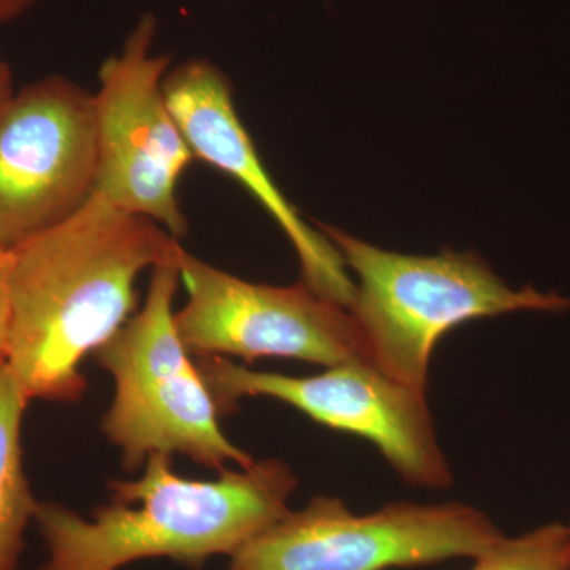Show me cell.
Here are the masks:
<instances>
[{"instance_id": "cell-1", "label": "cell", "mask_w": 570, "mask_h": 570, "mask_svg": "<svg viewBox=\"0 0 570 570\" xmlns=\"http://www.w3.org/2000/svg\"><path fill=\"white\" fill-rule=\"evenodd\" d=\"M184 247L149 217L92 197L62 223L11 247L7 365L28 400L75 403L80 365L124 324L141 272L181 261Z\"/></svg>"}, {"instance_id": "cell-2", "label": "cell", "mask_w": 570, "mask_h": 570, "mask_svg": "<svg viewBox=\"0 0 570 570\" xmlns=\"http://www.w3.org/2000/svg\"><path fill=\"white\" fill-rule=\"evenodd\" d=\"M137 480H112L110 504L85 520L58 502H37L48 560L39 570H119L170 558L195 570L216 554L234 557L288 512L298 479L284 461H255L216 480L176 474L171 455L153 453Z\"/></svg>"}, {"instance_id": "cell-3", "label": "cell", "mask_w": 570, "mask_h": 570, "mask_svg": "<svg viewBox=\"0 0 570 570\" xmlns=\"http://www.w3.org/2000/svg\"><path fill=\"white\" fill-rule=\"evenodd\" d=\"M317 225L356 276L348 311L362 333L366 362L420 392H426L434 348L456 326L521 311H570V296L532 285L509 287L479 254L390 253Z\"/></svg>"}, {"instance_id": "cell-4", "label": "cell", "mask_w": 570, "mask_h": 570, "mask_svg": "<svg viewBox=\"0 0 570 570\" xmlns=\"http://www.w3.org/2000/svg\"><path fill=\"white\" fill-rule=\"evenodd\" d=\"M179 262L153 268L140 313L94 352L115 379L102 431L121 450L127 471L153 453H179L220 472L227 464L253 466V456L223 433L216 401L176 330Z\"/></svg>"}, {"instance_id": "cell-5", "label": "cell", "mask_w": 570, "mask_h": 570, "mask_svg": "<svg viewBox=\"0 0 570 570\" xmlns=\"http://www.w3.org/2000/svg\"><path fill=\"white\" fill-rule=\"evenodd\" d=\"M504 535L464 502L400 501L358 515L340 498L316 497L250 539L227 570H387L475 560Z\"/></svg>"}, {"instance_id": "cell-6", "label": "cell", "mask_w": 570, "mask_h": 570, "mask_svg": "<svg viewBox=\"0 0 570 570\" xmlns=\"http://www.w3.org/2000/svg\"><path fill=\"white\" fill-rule=\"evenodd\" d=\"M197 367L220 415L234 412L243 397H273L321 425L366 439L409 485H452L426 392L401 384L366 360L306 377L247 370L225 356H200Z\"/></svg>"}, {"instance_id": "cell-7", "label": "cell", "mask_w": 570, "mask_h": 570, "mask_svg": "<svg viewBox=\"0 0 570 570\" xmlns=\"http://www.w3.org/2000/svg\"><path fill=\"white\" fill-rule=\"evenodd\" d=\"M156 32V18L146 14L121 52L100 67L94 94L96 194L179 238L187 234V220L176 189L195 156L165 97L170 58L154 55Z\"/></svg>"}, {"instance_id": "cell-8", "label": "cell", "mask_w": 570, "mask_h": 570, "mask_svg": "<svg viewBox=\"0 0 570 570\" xmlns=\"http://www.w3.org/2000/svg\"><path fill=\"white\" fill-rule=\"evenodd\" d=\"M179 276L186 305L176 330L189 354L292 358L325 367L366 360L365 344L346 306L299 283L255 284L184 250Z\"/></svg>"}, {"instance_id": "cell-9", "label": "cell", "mask_w": 570, "mask_h": 570, "mask_svg": "<svg viewBox=\"0 0 570 570\" xmlns=\"http://www.w3.org/2000/svg\"><path fill=\"white\" fill-rule=\"evenodd\" d=\"M94 94L52 75L0 112V245L11 249L96 193Z\"/></svg>"}, {"instance_id": "cell-10", "label": "cell", "mask_w": 570, "mask_h": 570, "mask_svg": "<svg viewBox=\"0 0 570 570\" xmlns=\"http://www.w3.org/2000/svg\"><path fill=\"white\" fill-rule=\"evenodd\" d=\"M165 97L195 159L230 175L276 220L295 247L303 283L340 305H352L355 283L343 257L324 234L311 228L262 164L253 138L235 110L230 82L206 59L168 71Z\"/></svg>"}, {"instance_id": "cell-11", "label": "cell", "mask_w": 570, "mask_h": 570, "mask_svg": "<svg viewBox=\"0 0 570 570\" xmlns=\"http://www.w3.org/2000/svg\"><path fill=\"white\" fill-rule=\"evenodd\" d=\"M28 403L10 366L0 360V570L18 569L39 502L22 464L21 425Z\"/></svg>"}, {"instance_id": "cell-12", "label": "cell", "mask_w": 570, "mask_h": 570, "mask_svg": "<svg viewBox=\"0 0 570 570\" xmlns=\"http://www.w3.org/2000/svg\"><path fill=\"white\" fill-rule=\"evenodd\" d=\"M469 570H570L568 523L551 521L519 535H502Z\"/></svg>"}, {"instance_id": "cell-13", "label": "cell", "mask_w": 570, "mask_h": 570, "mask_svg": "<svg viewBox=\"0 0 570 570\" xmlns=\"http://www.w3.org/2000/svg\"><path fill=\"white\" fill-rule=\"evenodd\" d=\"M9 254L0 261V360L7 358L10 341L11 306L9 287Z\"/></svg>"}, {"instance_id": "cell-14", "label": "cell", "mask_w": 570, "mask_h": 570, "mask_svg": "<svg viewBox=\"0 0 570 570\" xmlns=\"http://www.w3.org/2000/svg\"><path fill=\"white\" fill-rule=\"evenodd\" d=\"M39 0H0V24L18 20Z\"/></svg>"}, {"instance_id": "cell-15", "label": "cell", "mask_w": 570, "mask_h": 570, "mask_svg": "<svg viewBox=\"0 0 570 570\" xmlns=\"http://www.w3.org/2000/svg\"><path fill=\"white\" fill-rule=\"evenodd\" d=\"M13 96V75H11L9 63L0 56V112L9 105Z\"/></svg>"}, {"instance_id": "cell-16", "label": "cell", "mask_w": 570, "mask_h": 570, "mask_svg": "<svg viewBox=\"0 0 570 570\" xmlns=\"http://www.w3.org/2000/svg\"><path fill=\"white\" fill-rule=\"evenodd\" d=\"M10 249H7V247H3L0 245V261H3V258L7 257V254H9Z\"/></svg>"}, {"instance_id": "cell-17", "label": "cell", "mask_w": 570, "mask_h": 570, "mask_svg": "<svg viewBox=\"0 0 570 570\" xmlns=\"http://www.w3.org/2000/svg\"><path fill=\"white\" fill-rule=\"evenodd\" d=\"M568 527H569V530H570V520H569Z\"/></svg>"}]
</instances>
